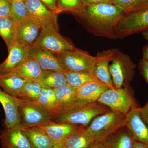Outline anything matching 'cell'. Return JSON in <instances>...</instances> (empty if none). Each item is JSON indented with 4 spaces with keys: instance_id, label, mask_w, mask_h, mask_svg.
Returning <instances> with one entry per match:
<instances>
[{
    "instance_id": "cell-1",
    "label": "cell",
    "mask_w": 148,
    "mask_h": 148,
    "mask_svg": "<svg viewBox=\"0 0 148 148\" xmlns=\"http://www.w3.org/2000/svg\"><path fill=\"white\" fill-rule=\"evenodd\" d=\"M125 13L114 4H101L85 6L82 12L75 16L89 33L115 40L118 24Z\"/></svg>"
},
{
    "instance_id": "cell-2",
    "label": "cell",
    "mask_w": 148,
    "mask_h": 148,
    "mask_svg": "<svg viewBox=\"0 0 148 148\" xmlns=\"http://www.w3.org/2000/svg\"><path fill=\"white\" fill-rule=\"evenodd\" d=\"M110 111L108 107L98 102H77L60 109L51 120L86 127L96 117Z\"/></svg>"
},
{
    "instance_id": "cell-3",
    "label": "cell",
    "mask_w": 148,
    "mask_h": 148,
    "mask_svg": "<svg viewBox=\"0 0 148 148\" xmlns=\"http://www.w3.org/2000/svg\"><path fill=\"white\" fill-rule=\"evenodd\" d=\"M126 115L111 110L96 117L86 130L95 143L99 144L125 126Z\"/></svg>"
},
{
    "instance_id": "cell-4",
    "label": "cell",
    "mask_w": 148,
    "mask_h": 148,
    "mask_svg": "<svg viewBox=\"0 0 148 148\" xmlns=\"http://www.w3.org/2000/svg\"><path fill=\"white\" fill-rule=\"evenodd\" d=\"M58 29L57 20L43 21L42 29L34 45L54 54L75 49L73 43L61 36Z\"/></svg>"
},
{
    "instance_id": "cell-5",
    "label": "cell",
    "mask_w": 148,
    "mask_h": 148,
    "mask_svg": "<svg viewBox=\"0 0 148 148\" xmlns=\"http://www.w3.org/2000/svg\"><path fill=\"white\" fill-rule=\"evenodd\" d=\"M18 110L22 127H37L48 122L53 116L38 101L18 97Z\"/></svg>"
},
{
    "instance_id": "cell-6",
    "label": "cell",
    "mask_w": 148,
    "mask_h": 148,
    "mask_svg": "<svg viewBox=\"0 0 148 148\" xmlns=\"http://www.w3.org/2000/svg\"><path fill=\"white\" fill-rule=\"evenodd\" d=\"M112 64L109 66L113 83L116 88H121L125 83H129L135 73L137 65L129 55L117 49Z\"/></svg>"
},
{
    "instance_id": "cell-7",
    "label": "cell",
    "mask_w": 148,
    "mask_h": 148,
    "mask_svg": "<svg viewBox=\"0 0 148 148\" xmlns=\"http://www.w3.org/2000/svg\"><path fill=\"white\" fill-rule=\"evenodd\" d=\"M147 30L148 7L136 11L125 12L118 24L116 39H122Z\"/></svg>"
},
{
    "instance_id": "cell-8",
    "label": "cell",
    "mask_w": 148,
    "mask_h": 148,
    "mask_svg": "<svg viewBox=\"0 0 148 148\" xmlns=\"http://www.w3.org/2000/svg\"><path fill=\"white\" fill-rule=\"evenodd\" d=\"M97 102L108 107L112 111L125 114L133 108L138 107L126 87L108 88L101 94Z\"/></svg>"
},
{
    "instance_id": "cell-9",
    "label": "cell",
    "mask_w": 148,
    "mask_h": 148,
    "mask_svg": "<svg viewBox=\"0 0 148 148\" xmlns=\"http://www.w3.org/2000/svg\"><path fill=\"white\" fill-rule=\"evenodd\" d=\"M55 55L66 71L92 74L95 57L87 51L76 48L74 50Z\"/></svg>"
},
{
    "instance_id": "cell-10",
    "label": "cell",
    "mask_w": 148,
    "mask_h": 148,
    "mask_svg": "<svg viewBox=\"0 0 148 148\" xmlns=\"http://www.w3.org/2000/svg\"><path fill=\"white\" fill-rule=\"evenodd\" d=\"M43 22L28 16L17 23L16 41L18 44L27 48L34 45L42 29Z\"/></svg>"
},
{
    "instance_id": "cell-11",
    "label": "cell",
    "mask_w": 148,
    "mask_h": 148,
    "mask_svg": "<svg viewBox=\"0 0 148 148\" xmlns=\"http://www.w3.org/2000/svg\"><path fill=\"white\" fill-rule=\"evenodd\" d=\"M117 49H111L98 52L95 56V64L92 72V75L101 83L109 88H115L109 71V63L112 60Z\"/></svg>"
},
{
    "instance_id": "cell-12",
    "label": "cell",
    "mask_w": 148,
    "mask_h": 148,
    "mask_svg": "<svg viewBox=\"0 0 148 148\" xmlns=\"http://www.w3.org/2000/svg\"><path fill=\"white\" fill-rule=\"evenodd\" d=\"M0 142L1 148H32L20 124L1 131Z\"/></svg>"
},
{
    "instance_id": "cell-13",
    "label": "cell",
    "mask_w": 148,
    "mask_h": 148,
    "mask_svg": "<svg viewBox=\"0 0 148 148\" xmlns=\"http://www.w3.org/2000/svg\"><path fill=\"white\" fill-rule=\"evenodd\" d=\"M126 116L125 126L134 140L148 145V127L140 114L139 107L131 109Z\"/></svg>"
},
{
    "instance_id": "cell-14",
    "label": "cell",
    "mask_w": 148,
    "mask_h": 148,
    "mask_svg": "<svg viewBox=\"0 0 148 148\" xmlns=\"http://www.w3.org/2000/svg\"><path fill=\"white\" fill-rule=\"evenodd\" d=\"M29 49L21 46L17 42L8 49V55L0 64V76L12 73L29 57Z\"/></svg>"
},
{
    "instance_id": "cell-15",
    "label": "cell",
    "mask_w": 148,
    "mask_h": 148,
    "mask_svg": "<svg viewBox=\"0 0 148 148\" xmlns=\"http://www.w3.org/2000/svg\"><path fill=\"white\" fill-rule=\"evenodd\" d=\"M81 126H82L61 123L51 120L37 127L42 130L54 144L63 142L69 135Z\"/></svg>"
},
{
    "instance_id": "cell-16",
    "label": "cell",
    "mask_w": 148,
    "mask_h": 148,
    "mask_svg": "<svg viewBox=\"0 0 148 148\" xmlns=\"http://www.w3.org/2000/svg\"><path fill=\"white\" fill-rule=\"evenodd\" d=\"M29 57L36 60L42 71L53 70L62 73L66 71L55 54L36 46L29 48Z\"/></svg>"
},
{
    "instance_id": "cell-17",
    "label": "cell",
    "mask_w": 148,
    "mask_h": 148,
    "mask_svg": "<svg viewBox=\"0 0 148 148\" xmlns=\"http://www.w3.org/2000/svg\"><path fill=\"white\" fill-rule=\"evenodd\" d=\"M0 103L2 105L5 114V128H10L20 124L18 97L9 95L0 88Z\"/></svg>"
},
{
    "instance_id": "cell-18",
    "label": "cell",
    "mask_w": 148,
    "mask_h": 148,
    "mask_svg": "<svg viewBox=\"0 0 148 148\" xmlns=\"http://www.w3.org/2000/svg\"><path fill=\"white\" fill-rule=\"evenodd\" d=\"M108 87L96 82H90L77 88V101L81 103H93L97 102L101 94Z\"/></svg>"
},
{
    "instance_id": "cell-19",
    "label": "cell",
    "mask_w": 148,
    "mask_h": 148,
    "mask_svg": "<svg viewBox=\"0 0 148 148\" xmlns=\"http://www.w3.org/2000/svg\"><path fill=\"white\" fill-rule=\"evenodd\" d=\"M134 141L131 132L125 126L99 144L102 148H131Z\"/></svg>"
},
{
    "instance_id": "cell-20",
    "label": "cell",
    "mask_w": 148,
    "mask_h": 148,
    "mask_svg": "<svg viewBox=\"0 0 148 148\" xmlns=\"http://www.w3.org/2000/svg\"><path fill=\"white\" fill-rule=\"evenodd\" d=\"M66 148H89L95 143L91 136L81 126L61 143Z\"/></svg>"
},
{
    "instance_id": "cell-21",
    "label": "cell",
    "mask_w": 148,
    "mask_h": 148,
    "mask_svg": "<svg viewBox=\"0 0 148 148\" xmlns=\"http://www.w3.org/2000/svg\"><path fill=\"white\" fill-rule=\"evenodd\" d=\"M42 71L36 60L29 57L17 69L9 74L15 75L25 80H36Z\"/></svg>"
},
{
    "instance_id": "cell-22",
    "label": "cell",
    "mask_w": 148,
    "mask_h": 148,
    "mask_svg": "<svg viewBox=\"0 0 148 148\" xmlns=\"http://www.w3.org/2000/svg\"><path fill=\"white\" fill-rule=\"evenodd\" d=\"M25 5L29 16L42 21L57 20V14L48 8L40 0H27Z\"/></svg>"
},
{
    "instance_id": "cell-23",
    "label": "cell",
    "mask_w": 148,
    "mask_h": 148,
    "mask_svg": "<svg viewBox=\"0 0 148 148\" xmlns=\"http://www.w3.org/2000/svg\"><path fill=\"white\" fill-rule=\"evenodd\" d=\"M21 128L27 135L32 148H50L53 145L45 132L39 127L21 126Z\"/></svg>"
},
{
    "instance_id": "cell-24",
    "label": "cell",
    "mask_w": 148,
    "mask_h": 148,
    "mask_svg": "<svg viewBox=\"0 0 148 148\" xmlns=\"http://www.w3.org/2000/svg\"><path fill=\"white\" fill-rule=\"evenodd\" d=\"M36 81L42 88L53 89L67 84L66 76L64 73L53 71H42Z\"/></svg>"
},
{
    "instance_id": "cell-25",
    "label": "cell",
    "mask_w": 148,
    "mask_h": 148,
    "mask_svg": "<svg viewBox=\"0 0 148 148\" xmlns=\"http://www.w3.org/2000/svg\"><path fill=\"white\" fill-rule=\"evenodd\" d=\"M26 80L12 74L0 76V88L6 93L15 97L21 94Z\"/></svg>"
},
{
    "instance_id": "cell-26",
    "label": "cell",
    "mask_w": 148,
    "mask_h": 148,
    "mask_svg": "<svg viewBox=\"0 0 148 148\" xmlns=\"http://www.w3.org/2000/svg\"><path fill=\"white\" fill-rule=\"evenodd\" d=\"M16 24L10 16L0 17V36L5 42L8 49L16 42Z\"/></svg>"
},
{
    "instance_id": "cell-27",
    "label": "cell",
    "mask_w": 148,
    "mask_h": 148,
    "mask_svg": "<svg viewBox=\"0 0 148 148\" xmlns=\"http://www.w3.org/2000/svg\"><path fill=\"white\" fill-rule=\"evenodd\" d=\"M53 90L59 104V110L77 101V88L68 83L63 86L54 88Z\"/></svg>"
},
{
    "instance_id": "cell-28",
    "label": "cell",
    "mask_w": 148,
    "mask_h": 148,
    "mask_svg": "<svg viewBox=\"0 0 148 148\" xmlns=\"http://www.w3.org/2000/svg\"><path fill=\"white\" fill-rule=\"evenodd\" d=\"M49 113L54 116L58 112L59 106L53 89L48 88H42L38 101Z\"/></svg>"
},
{
    "instance_id": "cell-29",
    "label": "cell",
    "mask_w": 148,
    "mask_h": 148,
    "mask_svg": "<svg viewBox=\"0 0 148 148\" xmlns=\"http://www.w3.org/2000/svg\"><path fill=\"white\" fill-rule=\"evenodd\" d=\"M64 74L66 76L67 83L76 88L90 82L101 83L93 75L89 73L66 71Z\"/></svg>"
},
{
    "instance_id": "cell-30",
    "label": "cell",
    "mask_w": 148,
    "mask_h": 148,
    "mask_svg": "<svg viewBox=\"0 0 148 148\" xmlns=\"http://www.w3.org/2000/svg\"><path fill=\"white\" fill-rule=\"evenodd\" d=\"M57 14L61 12H69L73 15H77L84 10L85 6L82 0H57Z\"/></svg>"
},
{
    "instance_id": "cell-31",
    "label": "cell",
    "mask_w": 148,
    "mask_h": 148,
    "mask_svg": "<svg viewBox=\"0 0 148 148\" xmlns=\"http://www.w3.org/2000/svg\"><path fill=\"white\" fill-rule=\"evenodd\" d=\"M113 3L125 12L136 11L148 7V0H113Z\"/></svg>"
},
{
    "instance_id": "cell-32",
    "label": "cell",
    "mask_w": 148,
    "mask_h": 148,
    "mask_svg": "<svg viewBox=\"0 0 148 148\" xmlns=\"http://www.w3.org/2000/svg\"><path fill=\"white\" fill-rule=\"evenodd\" d=\"M42 87L36 80H26L21 94L18 97H24L38 101Z\"/></svg>"
},
{
    "instance_id": "cell-33",
    "label": "cell",
    "mask_w": 148,
    "mask_h": 148,
    "mask_svg": "<svg viewBox=\"0 0 148 148\" xmlns=\"http://www.w3.org/2000/svg\"><path fill=\"white\" fill-rule=\"evenodd\" d=\"M29 16L25 2L20 0H12L10 17L18 23Z\"/></svg>"
},
{
    "instance_id": "cell-34",
    "label": "cell",
    "mask_w": 148,
    "mask_h": 148,
    "mask_svg": "<svg viewBox=\"0 0 148 148\" xmlns=\"http://www.w3.org/2000/svg\"><path fill=\"white\" fill-rule=\"evenodd\" d=\"M12 0H0V17L10 16Z\"/></svg>"
},
{
    "instance_id": "cell-35",
    "label": "cell",
    "mask_w": 148,
    "mask_h": 148,
    "mask_svg": "<svg viewBox=\"0 0 148 148\" xmlns=\"http://www.w3.org/2000/svg\"><path fill=\"white\" fill-rule=\"evenodd\" d=\"M138 68L140 73L148 84V62L142 58L139 62Z\"/></svg>"
},
{
    "instance_id": "cell-36",
    "label": "cell",
    "mask_w": 148,
    "mask_h": 148,
    "mask_svg": "<svg viewBox=\"0 0 148 148\" xmlns=\"http://www.w3.org/2000/svg\"><path fill=\"white\" fill-rule=\"evenodd\" d=\"M82 1L85 6L101 4H113V0H82Z\"/></svg>"
},
{
    "instance_id": "cell-37",
    "label": "cell",
    "mask_w": 148,
    "mask_h": 148,
    "mask_svg": "<svg viewBox=\"0 0 148 148\" xmlns=\"http://www.w3.org/2000/svg\"><path fill=\"white\" fill-rule=\"evenodd\" d=\"M40 1L47 7L48 8L56 13V10H57L56 3H57V0H40Z\"/></svg>"
},
{
    "instance_id": "cell-38",
    "label": "cell",
    "mask_w": 148,
    "mask_h": 148,
    "mask_svg": "<svg viewBox=\"0 0 148 148\" xmlns=\"http://www.w3.org/2000/svg\"><path fill=\"white\" fill-rule=\"evenodd\" d=\"M140 114L148 127V101L147 104L142 108H139Z\"/></svg>"
},
{
    "instance_id": "cell-39",
    "label": "cell",
    "mask_w": 148,
    "mask_h": 148,
    "mask_svg": "<svg viewBox=\"0 0 148 148\" xmlns=\"http://www.w3.org/2000/svg\"><path fill=\"white\" fill-rule=\"evenodd\" d=\"M131 148H148V145L144 143L135 140L132 143Z\"/></svg>"
},
{
    "instance_id": "cell-40",
    "label": "cell",
    "mask_w": 148,
    "mask_h": 148,
    "mask_svg": "<svg viewBox=\"0 0 148 148\" xmlns=\"http://www.w3.org/2000/svg\"><path fill=\"white\" fill-rule=\"evenodd\" d=\"M142 53L143 59L148 62V44L143 47Z\"/></svg>"
},
{
    "instance_id": "cell-41",
    "label": "cell",
    "mask_w": 148,
    "mask_h": 148,
    "mask_svg": "<svg viewBox=\"0 0 148 148\" xmlns=\"http://www.w3.org/2000/svg\"><path fill=\"white\" fill-rule=\"evenodd\" d=\"M50 148H66L61 143H56L53 144Z\"/></svg>"
},
{
    "instance_id": "cell-42",
    "label": "cell",
    "mask_w": 148,
    "mask_h": 148,
    "mask_svg": "<svg viewBox=\"0 0 148 148\" xmlns=\"http://www.w3.org/2000/svg\"><path fill=\"white\" fill-rule=\"evenodd\" d=\"M144 39L148 41V30L141 33Z\"/></svg>"
},
{
    "instance_id": "cell-43",
    "label": "cell",
    "mask_w": 148,
    "mask_h": 148,
    "mask_svg": "<svg viewBox=\"0 0 148 148\" xmlns=\"http://www.w3.org/2000/svg\"><path fill=\"white\" fill-rule=\"evenodd\" d=\"M89 148H102L99 144L97 143H94Z\"/></svg>"
},
{
    "instance_id": "cell-44",
    "label": "cell",
    "mask_w": 148,
    "mask_h": 148,
    "mask_svg": "<svg viewBox=\"0 0 148 148\" xmlns=\"http://www.w3.org/2000/svg\"><path fill=\"white\" fill-rule=\"evenodd\" d=\"M20 1H24L25 2L27 0H20Z\"/></svg>"
}]
</instances>
